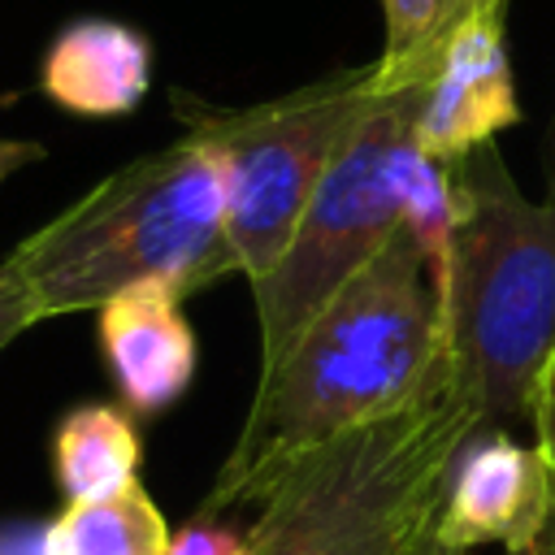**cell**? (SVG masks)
<instances>
[{
  "mask_svg": "<svg viewBox=\"0 0 555 555\" xmlns=\"http://www.w3.org/2000/svg\"><path fill=\"white\" fill-rule=\"evenodd\" d=\"M442 364V295L421 238L399 225L260 373L243 434L199 516L260 503L317 447L408 403Z\"/></svg>",
  "mask_w": 555,
  "mask_h": 555,
  "instance_id": "cell-1",
  "label": "cell"
},
{
  "mask_svg": "<svg viewBox=\"0 0 555 555\" xmlns=\"http://www.w3.org/2000/svg\"><path fill=\"white\" fill-rule=\"evenodd\" d=\"M35 321L100 312L130 286H173L182 299L238 273L225 243L221 173L212 152L182 134L43 221L9 251Z\"/></svg>",
  "mask_w": 555,
  "mask_h": 555,
  "instance_id": "cell-2",
  "label": "cell"
},
{
  "mask_svg": "<svg viewBox=\"0 0 555 555\" xmlns=\"http://www.w3.org/2000/svg\"><path fill=\"white\" fill-rule=\"evenodd\" d=\"M455 221L442 273V351L481 425L525 412L555 347V178L529 199L494 143L451 165Z\"/></svg>",
  "mask_w": 555,
  "mask_h": 555,
  "instance_id": "cell-3",
  "label": "cell"
},
{
  "mask_svg": "<svg viewBox=\"0 0 555 555\" xmlns=\"http://www.w3.org/2000/svg\"><path fill=\"white\" fill-rule=\"evenodd\" d=\"M477 425L442 351L408 403L317 447L269 486L247 529L251 555H438L447 464Z\"/></svg>",
  "mask_w": 555,
  "mask_h": 555,
  "instance_id": "cell-4",
  "label": "cell"
},
{
  "mask_svg": "<svg viewBox=\"0 0 555 555\" xmlns=\"http://www.w3.org/2000/svg\"><path fill=\"white\" fill-rule=\"evenodd\" d=\"M416 100L421 82L377 91L312 191L291 247L260 282H251L260 373H269L321 312V304L347 278H356L399 225H408L425 178L434 165H442L416 147Z\"/></svg>",
  "mask_w": 555,
  "mask_h": 555,
  "instance_id": "cell-5",
  "label": "cell"
},
{
  "mask_svg": "<svg viewBox=\"0 0 555 555\" xmlns=\"http://www.w3.org/2000/svg\"><path fill=\"white\" fill-rule=\"evenodd\" d=\"M377 91V69L360 65L251 108H186V134L217 160L225 243L247 286L291 247L312 191Z\"/></svg>",
  "mask_w": 555,
  "mask_h": 555,
  "instance_id": "cell-6",
  "label": "cell"
},
{
  "mask_svg": "<svg viewBox=\"0 0 555 555\" xmlns=\"http://www.w3.org/2000/svg\"><path fill=\"white\" fill-rule=\"evenodd\" d=\"M555 525V494L542 455L499 425H477L451 455L434 520L438 555L477 546L529 551Z\"/></svg>",
  "mask_w": 555,
  "mask_h": 555,
  "instance_id": "cell-7",
  "label": "cell"
},
{
  "mask_svg": "<svg viewBox=\"0 0 555 555\" xmlns=\"http://www.w3.org/2000/svg\"><path fill=\"white\" fill-rule=\"evenodd\" d=\"M503 13L507 9H481L464 26H455L438 48L429 74L421 78L412 134L429 160L455 165L468 152L494 143L499 130L520 121Z\"/></svg>",
  "mask_w": 555,
  "mask_h": 555,
  "instance_id": "cell-8",
  "label": "cell"
},
{
  "mask_svg": "<svg viewBox=\"0 0 555 555\" xmlns=\"http://www.w3.org/2000/svg\"><path fill=\"white\" fill-rule=\"evenodd\" d=\"M100 351L130 416H160L195 382V334L173 286L147 282L100 308Z\"/></svg>",
  "mask_w": 555,
  "mask_h": 555,
  "instance_id": "cell-9",
  "label": "cell"
},
{
  "mask_svg": "<svg viewBox=\"0 0 555 555\" xmlns=\"http://www.w3.org/2000/svg\"><path fill=\"white\" fill-rule=\"evenodd\" d=\"M39 87L52 104L78 117L134 113L152 87V43L126 22H69L43 52Z\"/></svg>",
  "mask_w": 555,
  "mask_h": 555,
  "instance_id": "cell-10",
  "label": "cell"
},
{
  "mask_svg": "<svg viewBox=\"0 0 555 555\" xmlns=\"http://www.w3.org/2000/svg\"><path fill=\"white\" fill-rule=\"evenodd\" d=\"M143 442L126 408L117 403H78L61 416L52 438L56 486L69 503H91L121 494L139 481Z\"/></svg>",
  "mask_w": 555,
  "mask_h": 555,
  "instance_id": "cell-11",
  "label": "cell"
},
{
  "mask_svg": "<svg viewBox=\"0 0 555 555\" xmlns=\"http://www.w3.org/2000/svg\"><path fill=\"white\" fill-rule=\"evenodd\" d=\"M169 538L160 507L134 481L108 499L65 503V512L43 529L39 555H165Z\"/></svg>",
  "mask_w": 555,
  "mask_h": 555,
  "instance_id": "cell-12",
  "label": "cell"
},
{
  "mask_svg": "<svg viewBox=\"0 0 555 555\" xmlns=\"http://www.w3.org/2000/svg\"><path fill=\"white\" fill-rule=\"evenodd\" d=\"M481 9H507V0H382L386 43L382 56L373 61L377 87L386 91V87L421 82L438 48L451 39V30Z\"/></svg>",
  "mask_w": 555,
  "mask_h": 555,
  "instance_id": "cell-13",
  "label": "cell"
},
{
  "mask_svg": "<svg viewBox=\"0 0 555 555\" xmlns=\"http://www.w3.org/2000/svg\"><path fill=\"white\" fill-rule=\"evenodd\" d=\"M165 555H251V542H247V533H238L230 525H217L208 516H195L186 529H178L169 538V551Z\"/></svg>",
  "mask_w": 555,
  "mask_h": 555,
  "instance_id": "cell-14",
  "label": "cell"
},
{
  "mask_svg": "<svg viewBox=\"0 0 555 555\" xmlns=\"http://www.w3.org/2000/svg\"><path fill=\"white\" fill-rule=\"evenodd\" d=\"M529 421H533V451L542 455L546 473H551V494H555V347L538 373V386H533V399H529Z\"/></svg>",
  "mask_w": 555,
  "mask_h": 555,
  "instance_id": "cell-15",
  "label": "cell"
},
{
  "mask_svg": "<svg viewBox=\"0 0 555 555\" xmlns=\"http://www.w3.org/2000/svg\"><path fill=\"white\" fill-rule=\"evenodd\" d=\"M30 325H39V321H35V308H30V295H26V286H22V278H17V269H13V260L4 256V260H0V351H4L9 343H17Z\"/></svg>",
  "mask_w": 555,
  "mask_h": 555,
  "instance_id": "cell-16",
  "label": "cell"
},
{
  "mask_svg": "<svg viewBox=\"0 0 555 555\" xmlns=\"http://www.w3.org/2000/svg\"><path fill=\"white\" fill-rule=\"evenodd\" d=\"M39 156H43L39 143H26V139H0V182H4L9 173H17L22 165L39 160Z\"/></svg>",
  "mask_w": 555,
  "mask_h": 555,
  "instance_id": "cell-17",
  "label": "cell"
},
{
  "mask_svg": "<svg viewBox=\"0 0 555 555\" xmlns=\"http://www.w3.org/2000/svg\"><path fill=\"white\" fill-rule=\"evenodd\" d=\"M503 555H555V525L546 529V538L538 546H529V551H503Z\"/></svg>",
  "mask_w": 555,
  "mask_h": 555,
  "instance_id": "cell-18",
  "label": "cell"
}]
</instances>
